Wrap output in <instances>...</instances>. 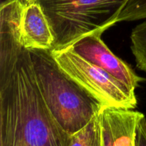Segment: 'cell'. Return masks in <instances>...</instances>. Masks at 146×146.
Segmentation results:
<instances>
[{
    "instance_id": "cell-10",
    "label": "cell",
    "mask_w": 146,
    "mask_h": 146,
    "mask_svg": "<svg viewBox=\"0 0 146 146\" xmlns=\"http://www.w3.org/2000/svg\"><path fill=\"white\" fill-rule=\"evenodd\" d=\"M146 19V0H128L117 22L133 21Z\"/></svg>"
},
{
    "instance_id": "cell-7",
    "label": "cell",
    "mask_w": 146,
    "mask_h": 146,
    "mask_svg": "<svg viewBox=\"0 0 146 146\" xmlns=\"http://www.w3.org/2000/svg\"><path fill=\"white\" fill-rule=\"evenodd\" d=\"M20 41L28 50H52V32L45 15L37 4H25L20 25Z\"/></svg>"
},
{
    "instance_id": "cell-4",
    "label": "cell",
    "mask_w": 146,
    "mask_h": 146,
    "mask_svg": "<svg viewBox=\"0 0 146 146\" xmlns=\"http://www.w3.org/2000/svg\"><path fill=\"white\" fill-rule=\"evenodd\" d=\"M58 66L102 106L135 109V89L94 65L70 47L51 51Z\"/></svg>"
},
{
    "instance_id": "cell-8",
    "label": "cell",
    "mask_w": 146,
    "mask_h": 146,
    "mask_svg": "<svg viewBox=\"0 0 146 146\" xmlns=\"http://www.w3.org/2000/svg\"><path fill=\"white\" fill-rule=\"evenodd\" d=\"M70 146H103L102 131L98 114L84 128L71 135Z\"/></svg>"
},
{
    "instance_id": "cell-11",
    "label": "cell",
    "mask_w": 146,
    "mask_h": 146,
    "mask_svg": "<svg viewBox=\"0 0 146 146\" xmlns=\"http://www.w3.org/2000/svg\"><path fill=\"white\" fill-rule=\"evenodd\" d=\"M135 146H146V118L145 115L139 120L137 125Z\"/></svg>"
},
{
    "instance_id": "cell-6",
    "label": "cell",
    "mask_w": 146,
    "mask_h": 146,
    "mask_svg": "<svg viewBox=\"0 0 146 146\" xmlns=\"http://www.w3.org/2000/svg\"><path fill=\"white\" fill-rule=\"evenodd\" d=\"M98 115L103 146H135L136 127L143 113L133 109L102 106Z\"/></svg>"
},
{
    "instance_id": "cell-9",
    "label": "cell",
    "mask_w": 146,
    "mask_h": 146,
    "mask_svg": "<svg viewBox=\"0 0 146 146\" xmlns=\"http://www.w3.org/2000/svg\"><path fill=\"white\" fill-rule=\"evenodd\" d=\"M131 41V51L137 67L146 72V20L134 27Z\"/></svg>"
},
{
    "instance_id": "cell-1",
    "label": "cell",
    "mask_w": 146,
    "mask_h": 146,
    "mask_svg": "<svg viewBox=\"0 0 146 146\" xmlns=\"http://www.w3.org/2000/svg\"><path fill=\"white\" fill-rule=\"evenodd\" d=\"M24 7L0 9V146H70L38 86L31 54L20 41Z\"/></svg>"
},
{
    "instance_id": "cell-2",
    "label": "cell",
    "mask_w": 146,
    "mask_h": 146,
    "mask_svg": "<svg viewBox=\"0 0 146 146\" xmlns=\"http://www.w3.org/2000/svg\"><path fill=\"white\" fill-rule=\"evenodd\" d=\"M29 51L47 107L64 131L76 133L98 115L102 106L61 70L51 51Z\"/></svg>"
},
{
    "instance_id": "cell-3",
    "label": "cell",
    "mask_w": 146,
    "mask_h": 146,
    "mask_svg": "<svg viewBox=\"0 0 146 146\" xmlns=\"http://www.w3.org/2000/svg\"><path fill=\"white\" fill-rule=\"evenodd\" d=\"M128 0H24L37 4L54 37L52 50L72 45L84 36L115 24Z\"/></svg>"
},
{
    "instance_id": "cell-5",
    "label": "cell",
    "mask_w": 146,
    "mask_h": 146,
    "mask_svg": "<svg viewBox=\"0 0 146 146\" xmlns=\"http://www.w3.org/2000/svg\"><path fill=\"white\" fill-rule=\"evenodd\" d=\"M104 31L84 36L69 46L74 52L135 90L143 78L139 76L125 61L117 57L103 41Z\"/></svg>"
}]
</instances>
